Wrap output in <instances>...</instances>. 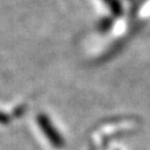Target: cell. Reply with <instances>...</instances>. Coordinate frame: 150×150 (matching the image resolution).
<instances>
[{
  "mask_svg": "<svg viewBox=\"0 0 150 150\" xmlns=\"http://www.w3.org/2000/svg\"><path fill=\"white\" fill-rule=\"evenodd\" d=\"M103 1L112 10L113 13H116V15H120L121 13V6H120L118 0H103Z\"/></svg>",
  "mask_w": 150,
  "mask_h": 150,
  "instance_id": "cell-1",
  "label": "cell"
}]
</instances>
